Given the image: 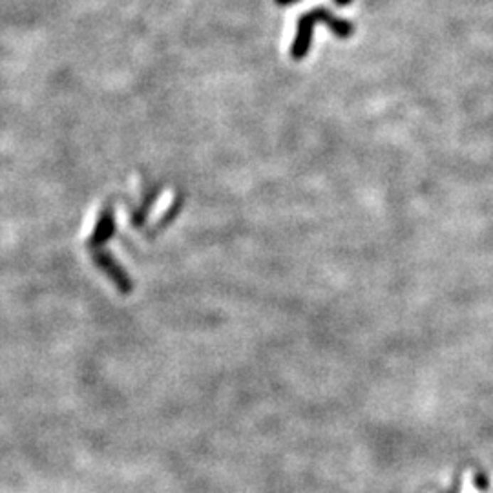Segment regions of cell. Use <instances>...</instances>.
Listing matches in <instances>:
<instances>
[{"label": "cell", "instance_id": "7", "mask_svg": "<svg viewBox=\"0 0 493 493\" xmlns=\"http://www.w3.org/2000/svg\"><path fill=\"white\" fill-rule=\"evenodd\" d=\"M353 0H334V4H338V6H347V4H351Z\"/></svg>", "mask_w": 493, "mask_h": 493}, {"label": "cell", "instance_id": "4", "mask_svg": "<svg viewBox=\"0 0 493 493\" xmlns=\"http://www.w3.org/2000/svg\"><path fill=\"white\" fill-rule=\"evenodd\" d=\"M156 196H157V190H150V192L144 196L143 205L139 207V211H135L134 216H132V223H134L135 227H139V225L144 223V219H147L150 207L154 205V199H156Z\"/></svg>", "mask_w": 493, "mask_h": 493}, {"label": "cell", "instance_id": "3", "mask_svg": "<svg viewBox=\"0 0 493 493\" xmlns=\"http://www.w3.org/2000/svg\"><path fill=\"white\" fill-rule=\"evenodd\" d=\"M115 236V211L114 207H106L97 219V225L93 228V234L88 240L90 249H101L106 241Z\"/></svg>", "mask_w": 493, "mask_h": 493}, {"label": "cell", "instance_id": "2", "mask_svg": "<svg viewBox=\"0 0 493 493\" xmlns=\"http://www.w3.org/2000/svg\"><path fill=\"white\" fill-rule=\"evenodd\" d=\"M93 263L114 282V285L117 287V291L121 292V295H130L132 289H134V283H132L127 270L115 262V258L112 256V254L106 253V250L95 249L93 250Z\"/></svg>", "mask_w": 493, "mask_h": 493}, {"label": "cell", "instance_id": "6", "mask_svg": "<svg viewBox=\"0 0 493 493\" xmlns=\"http://www.w3.org/2000/svg\"><path fill=\"white\" fill-rule=\"evenodd\" d=\"M278 6H291L295 4V2H299V0H274Z\"/></svg>", "mask_w": 493, "mask_h": 493}, {"label": "cell", "instance_id": "5", "mask_svg": "<svg viewBox=\"0 0 493 493\" xmlns=\"http://www.w3.org/2000/svg\"><path fill=\"white\" fill-rule=\"evenodd\" d=\"M475 482H477V486H479V488H481V489H486V488H488V481H486V477H484V475H481V473L477 475Z\"/></svg>", "mask_w": 493, "mask_h": 493}, {"label": "cell", "instance_id": "1", "mask_svg": "<svg viewBox=\"0 0 493 493\" xmlns=\"http://www.w3.org/2000/svg\"><path fill=\"white\" fill-rule=\"evenodd\" d=\"M320 21L325 22L329 30L333 31V33L340 38H347L354 33L353 22L346 21V18L336 17L334 13L325 9L324 6L309 9L307 13H304V15L298 18V24H296V35L291 46L292 59L295 60L305 59V55H307L309 50H311L314 26H317V22Z\"/></svg>", "mask_w": 493, "mask_h": 493}]
</instances>
